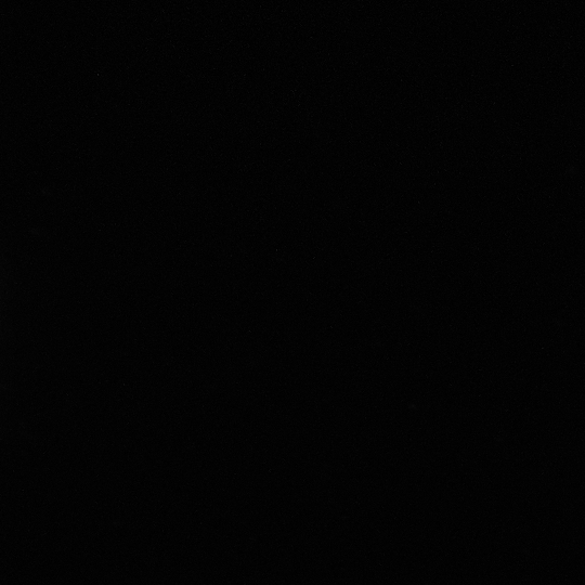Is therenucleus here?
Segmentation results:
<instances>
[]
</instances>
